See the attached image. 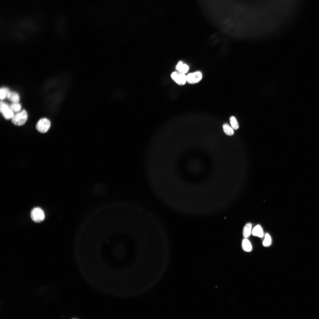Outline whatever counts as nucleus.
I'll use <instances>...</instances> for the list:
<instances>
[{
  "label": "nucleus",
  "mask_w": 319,
  "mask_h": 319,
  "mask_svg": "<svg viewBox=\"0 0 319 319\" xmlns=\"http://www.w3.org/2000/svg\"><path fill=\"white\" fill-rule=\"evenodd\" d=\"M27 118V115L25 110L14 115L12 119V123L17 126L23 125L26 122Z\"/></svg>",
  "instance_id": "f257e3e1"
},
{
  "label": "nucleus",
  "mask_w": 319,
  "mask_h": 319,
  "mask_svg": "<svg viewBox=\"0 0 319 319\" xmlns=\"http://www.w3.org/2000/svg\"><path fill=\"white\" fill-rule=\"evenodd\" d=\"M30 216L32 220L36 222L42 221L45 217L44 211L41 208L38 207H35L32 210Z\"/></svg>",
  "instance_id": "f03ea898"
},
{
  "label": "nucleus",
  "mask_w": 319,
  "mask_h": 319,
  "mask_svg": "<svg viewBox=\"0 0 319 319\" xmlns=\"http://www.w3.org/2000/svg\"><path fill=\"white\" fill-rule=\"evenodd\" d=\"M50 126V122L48 119L43 118L40 120L37 123L36 128L39 132L45 133L48 131Z\"/></svg>",
  "instance_id": "7ed1b4c3"
},
{
  "label": "nucleus",
  "mask_w": 319,
  "mask_h": 319,
  "mask_svg": "<svg viewBox=\"0 0 319 319\" xmlns=\"http://www.w3.org/2000/svg\"><path fill=\"white\" fill-rule=\"evenodd\" d=\"M172 79L177 84L183 85L187 82L186 76L183 73L179 72H173L171 75Z\"/></svg>",
  "instance_id": "20e7f679"
},
{
  "label": "nucleus",
  "mask_w": 319,
  "mask_h": 319,
  "mask_svg": "<svg viewBox=\"0 0 319 319\" xmlns=\"http://www.w3.org/2000/svg\"><path fill=\"white\" fill-rule=\"evenodd\" d=\"M202 77V73L200 71L190 73L186 76L187 82L190 84H194L200 81Z\"/></svg>",
  "instance_id": "39448f33"
},
{
  "label": "nucleus",
  "mask_w": 319,
  "mask_h": 319,
  "mask_svg": "<svg viewBox=\"0 0 319 319\" xmlns=\"http://www.w3.org/2000/svg\"><path fill=\"white\" fill-rule=\"evenodd\" d=\"M176 69L179 72L185 74L188 71L189 67L187 64L180 61L176 66Z\"/></svg>",
  "instance_id": "423d86ee"
},
{
  "label": "nucleus",
  "mask_w": 319,
  "mask_h": 319,
  "mask_svg": "<svg viewBox=\"0 0 319 319\" xmlns=\"http://www.w3.org/2000/svg\"><path fill=\"white\" fill-rule=\"evenodd\" d=\"M252 233L253 236L260 237H262L263 236V229L261 226L259 224L255 227L252 230Z\"/></svg>",
  "instance_id": "0eeeda50"
},
{
  "label": "nucleus",
  "mask_w": 319,
  "mask_h": 319,
  "mask_svg": "<svg viewBox=\"0 0 319 319\" xmlns=\"http://www.w3.org/2000/svg\"><path fill=\"white\" fill-rule=\"evenodd\" d=\"M252 224L250 223H248L244 227L243 231V235L245 238L248 237L251 232Z\"/></svg>",
  "instance_id": "6e6552de"
},
{
  "label": "nucleus",
  "mask_w": 319,
  "mask_h": 319,
  "mask_svg": "<svg viewBox=\"0 0 319 319\" xmlns=\"http://www.w3.org/2000/svg\"><path fill=\"white\" fill-rule=\"evenodd\" d=\"M242 247L243 250L246 252H250L252 249L251 244L247 238H245L243 240Z\"/></svg>",
  "instance_id": "1a4fd4ad"
},
{
  "label": "nucleus",
  "mask_w": 319,
  "mask_h": 319,
  "mask_svg": "<svg viewBox=\"0 0 319 319\" xmlns=\"http://www.w3.org/2000/svg\"><path fill=\"white\" fill-rule=\"evenodd\" d=\"M7 98L10 101L13 102H18L19 100L18 95L14 92H9L7 95Z\"/></svg>",
  "instance_id": "9d476101"
},
{
  "label": "nucleus",
  "mask_w": 319,
  "mask_h": 319,
  "mask_svg": "<svg viewBox=\"0 0 319 319\" xmlns=\"http://www.w3.org/2000/svg\"><path fill=\"white\" fill-rule=\"evenodd\" d=\"M1 113L3 116L6 119L12 118L14 115L13 111L11 110L10 108L4 109Z\"/></svg>",
  "instance_id": "9b49d317"
},
{
  "label": "nucleus",
  "mask_w": 319,
  "mask_h": 319,
  "mask_svg": "<svg viewBox=\"0 0 319 319\" xmlns=\"http://www.w3.org/2000/svg\"><path fill=\"white\" fill-rule=\"evenodd\" d=\"M223 128L224 132L227 135L232 136L234 134L233 129L227 123L223 125Z\"/></svg>",
  "instance_id": "f8f14e48"
},
{
  "label": "nucleus",
  "mask_w": 319,
  "mask_h": 319,
  "mask_svg": "<svg viewBox=\"0 0 319 319\" xmlns=\"http://www.w3.org/2000/svg\"><path fill=\"white\" fill-rule=\"evenodd\" d=\"M271 243V238L270 235L268 233L265 235V238L263 242V245L265 247H268Z\"/></svg>",
  "instance_id": "ddd939ff"
},
{
  "label": "nucleus",
  "mask_w": 319,
  "mask_h": 319,
  "mask_svg": "<svg viewBox=\"0 0 319 319\" xmlns=\"http://www.w3.org/2000/svg\"><path fill=\"white\" fill-rule=\"evenodd\" d=\"M9 107L11 110L15 112L19 111L21 109L20 104L17 102H14L10 105Z\"/></svg>",
  "instance_id": "4468645a"
},
{
  "label": "nucleus",
  "mask_w": 319,
  "mask_h": 319,
  "mask_svg": "<svg viewBox=\"0 0 319 319\" xmlns=\"http://www.w3.org/2000/svg\"><path fill=\"white\" fill-rule=\"evenodd\" d=\"M230 121L231 126L233 129L237 130L239 126L237 120L235 117L233 116H231L230 119Z\"/></svg>",
  "instance_id": "2eb2a0df"
},
{
  "label": "nucleus",
  "mask_w": 319,
  "mask_h": 319,
  "mask_svg": "<svg viewBox=\"0 0 319 319\" xmlns=\"http://www.w3.org/2000/svg\"><path fill=\"white\" fill-rule=\"evenodd\" d=\"M9 92V89L6 88H2L0 90V98L2 100L5 98L8 93Z\"/></svg>",
  "instance_id": "dca6fc26"
},
{
  "label": "nucleus",
  "mask_w": 319,
  "mask_h": 319,
  "mask_svg": "<svg viewBox=\"0 0 319 319\" xmlns=\"http://www.w3.org/2000/svg\"><path fill=\"white\" fill-rule=\"evenodd\" d=\"M8 105L6 104L5 103L1 101L0 102V112L1 113L2 111L4 109L8 108H9Z\"/></svg>",
  "instance_id": "f3484780"
}]
</instances>
